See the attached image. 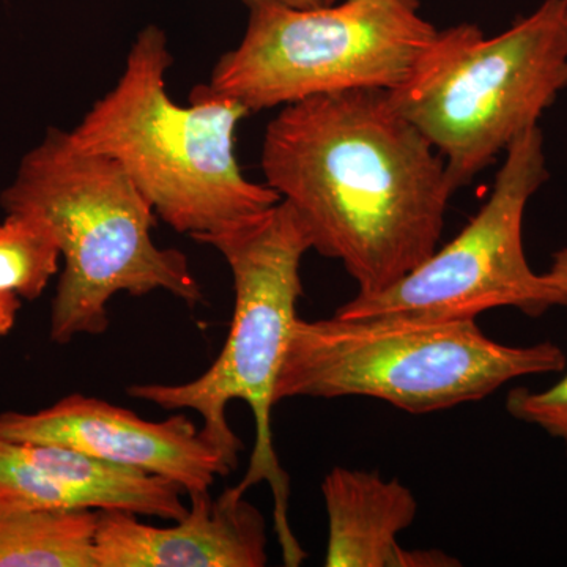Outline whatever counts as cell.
<instances>
[{
	"instance_id": "6da1fadb",
	"label": "cell",
	"mask_w": 567,
	"mask_h": 567,
	"mask_svg": "<svg viewBox=\"0 0 567 567\" xmlns=\"http://www.w3.org/2000/svg\"><path fill=\"white\" fill-rule=\"evenodd\" d=\"M265 183L298 213L312 249L339 260L358 293L382 292L439 248L446 162L388 91H347L281 107L268 123Z\"/></svg>"
},
{
	"instance_id": "7a4b0ae2",
	"label": "cell",
	"mask_w": 567,
	"mask_h": 567,
	"mask_svg": "<svg viewBox=\"0 0 567 567\" xmlns=\"http://www.w3.org/2000/svg\"><path fill=\"white\" fill-rule=\"evenodd\" d=\"M166 33L142 29L117 84L70 136L82 151L114 159L178 234H215L281 203L267 183L248 181L235 158L244 104L197 85L188 106L173 102Z\"/></svg>"
},
{
	"instance_id": "3957f363",
	"label": "cell",
	"mask_w": 567,
	"mask_h": 567,
	"mask_svg": "<svg viewBox=\"0 0 567 567\" xmlns=\"http://www.w3.org/2000/svg\"><path fill=\"white\" fill-rule=\"evenodd\" d=\"M193 240L215 248L233 271L235 305L226 344L210 368L192 382L140 383L126 388V393L163 410L199 413L200 432L235 468L244 443L227 421V406L245 401L256 423V443L237 486L248 492L268 483L284 561L300 566L306 554L290 528V480L276 454L271 410L297 303L303 295L300 270L305 254L312 249L311 238L292 205L281 200L249 221Z\"/></svg>"
},
{
	"instance_id": "277c9868",
	"label": "cell",
	"mask_w": 567,
	"mask_h": 567,
	"mask_svg": "<svg viewBox=\"0 0 567 567\" xmlns=\"http://www.w3.org/2000/svg\"><path fill=\"white\" fill-rule=\"evenodd\" d=\"M0 204L43 219L58 238L65 265L51 306L55 344L103 334L107 305L121 292L166 290L189 306L204 300L188 257L153 241L156 213L132 178L114 159L82 151L70 132L48 130Z\"/></svg>"
},
{
	"instance_id": "5b68a950",
	"label": "cell",
	"mask_w": 567,
	"mask_h": 567,
	"mask_svg": "<svg viewBox=\"0 0 567 567\" xmlns=\"http://www.w3.org/2000/svg\"><path fill=\"white\" fill-rule=\"evenodd\" d=\"M554 342L505 346L476 320L404 316L295 320L284 357L276 404L284 399H379L412 413L486 399L522 377L566 369Z\"/></svg>"
},
{
	"instance_id": "8992f818",
	"label": "cell",
	"mask_w": 567,
	"mask_h": 567,
	"mask_svg": "<svg viewBox=\"0 0 567 567\" xmlns=\"http://www.w3.org/2000/svg\"><path fill=\"white\" fill-rule=\"evenodd\" d=\"M567 87V0L486 39L475 24L440 31L401 87L388 92L446 162L456 188L507 151Z\"/></svg>"
},
{
	"instance_id": "52a82bcc",
	"label": "cell",
	"mask_w": 567,
	"mask_h": 567,
	"mask_svg": "<svg viewBox=\"0 0 567 567\" xmlns=\"http://www.w3.org/2000/svg\"><path fill=\"white\" fill-rule=\"evenodd\" d=\"M240 44L224 52L208 87L249 112L327 93L395 91L415 74L439 29L423 0H339L300 9L286 0H241Z\"/></svg>"
},
{
	"instance_id": "ba28073f",
	"label": "cell",
	"mask_w": 567,
	"mask_h": 567,
	"mask_svg": "<svg viewBox=\"0 0 567 567\" xmlns=\"http://www.w3.org/2000/svg\"><path fill=\"white\" fill-rule=\"evenodd\" d=\"M505 153L491 196L456 238L382 292L357 293L336 316L476 320L499 308L528 317L567 308L566 295L546 274L532 270L524 249L525 210L548 181L539 126L522 133Z\"/></svg>"
},
{
	"instance_id": "9c48e42d",
	"label": "cell",
	"mask_w": 567,
	"mask_h": 567,
	"mask_svg": "<svg viewBox=\"0 0 567 567\" xmlns=\"http://www.w3.org/2000/svg\"><path fill=\"white\" fill-rule=\"evenodd\" d=\"M0 439L82 451L177 484L208 492L235 466L186 415L147 421L102 399L70 394L35 413H0Z\"/></svg>"
},
{
	"instance_id": "30bf717a",
	"label": "cell",
	"mask_w": 567,
	"mask_h": 567,
	"mask_svg": "<svg viewBox=\"0 0 567 567\" xmlns=\"http://www.w3.org/2000/svg\"><path fill=\"white\" fill-rule=\"evenodd\" d=\"M234 486L212 498L189 495L186 516L155 527L123 511H99L96 567H264L267 525L260 511Z\"/></svg>"
},
{
	"instance_id": "8fae6325",
	"label": "cell",
	"mask_w": 567,
	"mask_h": 567,
	"mask_svg": "<svg viewBox=\"0 0 567 567\" xmlns=\"http://www.w3.org/2000/svg\"><path fill=\"white\" fill-rule=\"evenodd\" d=\"M328 516V567H453L436 548H404L398 535L413 524L417 502L398 480L336 466L322 484Z\"/></svg>"
},
{
	"instance_id": "7c38bea8",
	"label": "cell",
	"mask_w": 567,
	"mask_h": 567,
	"mask_svg": "<svg viewBox=\"0 0 567 567\" xmlns=\"http://www.w3.org/2000/svg\"><path fill=\"white\" fill-rule=\"evenodd\" d=\"M96 518L99 511L0 503V567H96Z\"/></svg>"
},
{
	"instance_id": "4fadbf2b",
	"label": "cell",
	"mask_w": 567,
	"mask_h": 567,
	"mask_svg": "<svg viewBox=\"0 0 567 567\" xmlns=\"http://www.w3.org/2000/svg\"><path fill=\"white\" fill-rule=\"evenodd\" d=\"M61 248L43 219L7 213L0 224V292L37 300L58 274Z\"/></svg>"
},
{
	"instance_id": "5bb4252c",
	"label": "cell",
	"mask_w": 567,
	"mask_h": 567,
	"mask_svg": "<svg viewBox=\"0 0 567 567\" xmlns=\"http://www.w3.org/2000/svg\"><path fill=\"white\" fill-rule=\"evenodd\" d=\"M506 410L522 423L536 425L561 440L567 450V372L544 391L514 388L507 394Z\"/></svg>"
},
{
	"instance_id": "9a60e30c",
	"label": "cell",
	"mask_w": 567,
	"mask_h": 567,
	"mask_svg": "<svg viewBox=\"0 0 567 567\" xmlns=\"http://www.w3.org/2000/svg\"><path fill=\"white\" fill-rule=\"evenodd\" d=\"M21 298L10 292H0V338L10 333L17 322Z\"/></svg>"
},
{
	"instance_id": "2e32d148",
	"label": "cell",
	"mask_w": 567,
	"mask_h": 567,
	"mask_svg": "<svg viewBox=\"0 0 567 567\" xmlns=\"http://www.w3.org/2000/svg\"><path fill=\"white\" fill-rule=\"evenodd\" d=\"M548 281L567 297V246L554 254L550 268L546 274Z\"/></svg>"
},
{
	"instance_id": "e0dca14e",
	"label": "cell",
	"mask_w": 567,
	"mask_h": 567,
	"mask_svg": "<svg viewBox=\"0 0 567 567\" xmlns=\"http://www.w3.org/2000/svg\"><path fill=\"white\" fill-rule=\"evenodd\" d=\"M287 3L300 9H315V7L328 6L327 0H286Z\"/></svg>"
},
{
	"instance_id": "ac0fdd59",
	"label": "cell",
	"mask_w": 567,
	"mask_h": 567,
	"mask_svg": "<svg viewBox=\"0 0 567 567\" xmlns=\"http://www.w3.org/2000/svg\"><path fill=\"white\" fill-rule=\"evenodd\" d=\"M336 2H339V0H327L328 6H330V3H336Z\"/></svg>"
}]
</instances>
